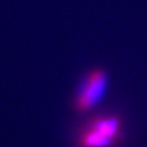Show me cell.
Here are the masks:
<instances>
[{
	"mask_svg": "<svg viewBox=\"0 0 147 147\" xmlns=\"http://www.w3.org/2000/svg\"><path fill=\"white\" fill-rule=\"evenodd\" d=\"M116 142L117 140L107 137L88 127L80 134L78 140L80 147H111Z\"/></svg>",
	"mask_w": 147,
	"mask_h": 147,
	"instance_id": "cell-3",
	"label": "cell"
},
{
	"mask_svg": "<svg viewBox=\"0 0 147 147\" xmlns=\"http://www.w3.org/2000/svg\"><path fill=\"white\" fill-rule=\"evenodd\" d=\"M88 129L96 131L118 141V136L120 134V120L117 117H104V118H95L90 121Z\"/></svg>",
	"mask_w": 147,
	"mask_h": 147,
	"instance_id": "cell-2",
	"label": "cell"
},
{
	"mask_svg": "<svg viewBox=\"0 0 147 147\" xmlns=\"http://www.w3.org/2000/svg\"><path fill=\"white\" fill-rule=\"evenodd\" d=\"M108 86L105 70L94 69L84 78L74 96V108L79 112H87L100 102Z\"/></svg>",
	"mask_w": 147,
	"mask_h": 147,
	"instance_id": "cell-1",
	"label": "cell"
}]
</instances>
